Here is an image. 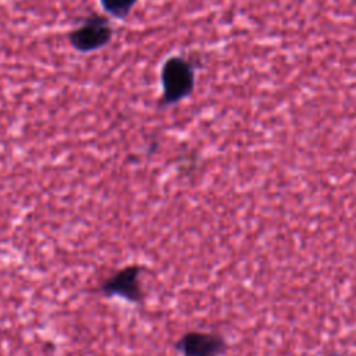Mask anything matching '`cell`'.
Masks as SVG:
<instances>
[{"instance_id":"6da1fadb","label":"cell","mask_w":356,"mask_h":356,"mask_svg":"<svg viewBox=\"0 0 356 356\" xmlns=\"http://www.w3.org/2000/svg\"><path fill=\"white\" fill-rule=\"evenodd\" d=\"M196 71L197 64L193 58L182 54L168 56L160 68L161 96L159 107H171L192 96L196 86Z\"/></svg>"},{"instance_id":"7a4b0ae2","label":"cell","mask_w":356,"mask_h":356,"mask_svg":"<svg viewBox=\"0 0 356 356\" xmlns=\"http://www.w3.org/2000/svg\"><path fill=\"white\" fill-rule=\"evenodd\" d=\"M113 38L114 28L108 17L95 11L82 17L79 25L67 33L70 46L81 54H89L107 47Z\"/></svg>"},{"instance_id":"3957f363","label":"cell","mask_w":356,"mask_h":356,"mask_svg":"<svg viewBox=\"0 0 356 356\" xmlns=\"http://www.w3.org/2000/svg\"><path fill=\"white\" fill-rule=\"evenodd\" d=\"M142 271L143 266L140 264L124 266L104 280L97 288V292L107 299L120 298L134 305H142L146 296L140 282Z\"/></svg>"},{"instance_id":"277c9868","label":"cell","mask_w":356,"mask_h":356,"mask_svg":"<svg viewBox=\"0 0 356 356\" xmlns=\"http://www.w3.org/2000/svg\"><path fill=\"white\" fill-rule=\"evenodd\" d=\"M181 356H224L228 345L222 335L209 331H188L174 343Z\"/></svg>"},{"instance_id":"5b68a950","label":"cell","mask_w":356,"mask_h":356,"mask_svg":"<svg viewBox=\"0 0 356 356\" xmlns=\"http://www.w3.org/2000/svg\"><path fill=\"white\" fill-rule=\"evenodd\" d=\"M104 14L115 19H127L139 0H99Z\"/></svg>"}]
</instances>
